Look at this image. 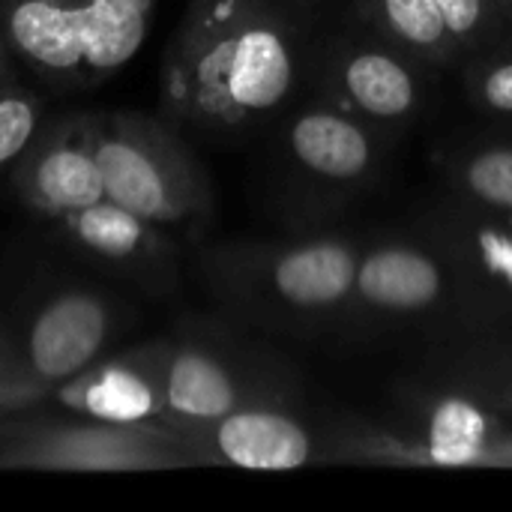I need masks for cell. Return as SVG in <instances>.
Returning a JSON list of instances; mask_svg holds the SVG:
<instances>
[{
	"mask_svg": "<svg viewBox=\"0 0 512 512\" xmlns=\"http://www.w3.org/2000/svg\"><path fill=\"white\" fill-rule=\"evenodd\" d=\"M309 39L288 0H189L159 66V114L234 135L279 114L309 75Z\"/></svg>",
	"mask_w": 512,
	"mask_h": 512,
	"instance_id": "obj_1",
	"label": "cell"
},
{
	"mask_svg": "<svg viewBox=\"0 0 512 512\" xmlns=\"http://www.w3.org/2000/svg\"><path fill=\"white\" fill-rule=\"evenodd\" d=\"M363 240L312 234L291 240H228L198 252L210 297L240 324L288 336L330 339L348 303Z\"/></svg>",
	"mask_w": 512,
	"mask_h": 512,
	"instance_id": "obj_2",
	"label": "cell"
},
{
	"mask_svg": "<svg viewBox=\"0 0 512 512\" xmlns=\"http://www.w3.org/2000/svg\"><path fill=\"white\" fill-rule=\"evenodd\" d=\"M156 0H0V33L36 81L93 90L147 42Z\"/></svg>",
	"mask_w": 512,
	"mask_h": 512,
	"instance_id": "obj_3",
	"label": "cell"
},
{
	"mask_svg": "<svg viewBox=\"0 0 512 512\" xmlns=\"http://www.w3.org/2000/svg\"><path fill=\"white\" fill-rule=\"evenodd\" d=\"M96 156L105 198L177 240L207 231L216 213L213 180L165 114L96 111Z\"/></svg>",
	"mask_w": 512,
	"mask_h": 512,
	"instance_id": "obj_4",
	"label": "cell"
},
{
	"mask_svg": "<svg viewBox=\"0 0 512 512\" xmlns=\"http://www.w3.org/2000/svg\"><path fill=\"white\" fill-rule=\"evenodd\" d=\"M390 336H420L432 345L462 336L456 273L420 228L363 243L348 303L330 339L366 345Z\"/></svg>",
	"mask_w": 512,
	"mask_h": 512,
	"instance_id": "obj_5",
	"label": "cell"
},
{
	"mask_svg": "<svg viewBox=\"0 0 512 512\" xmlns=\"http://www.w3.org/2000/svg\"><path fill=\"white\" fill-rule=\"evenodd\" d=\"M246 405H303L297 366L216 318H183L168 333L165 426L198 429Z\"/></svg>",
	"mask_w": 512,
	"mask_h": 512,
	"instance_id": "obj_6",
	"label": "cell"
},
{
	"mask_svg": "<svg viewBox=\"0 0 512 512\" xmlns=\"http://www.w3.org/2000/svg\"><path fill=\"white\" fill-rule=\"evenodd\" d=\"M189 468L168 426H120L63 411L27 417L9 411L0 420V471H168Z\"/></svg>",
	"mask_w": 512,
	"mask_h": 512,
	"instance_id": "obj_7",
	"label": "cell"
},
{
	"mask_svg": "<svg viewBox=\"0 0 512 512\" xmlns=\"http://www.w3.org/2000/svg\"><path fill=\"white\" fill-rule=\"evenodd\" d=\"M189 465L240 471H300L315 462L378 459V429L324 432L303 405H246L213 423L177 432Z\"/></svg>",
	"mask_w": 512,
	"mask_h": 512,
	"instance_id": "obj_8",
	"label": "cell"
},
{
	"mask_svg": "<svg viewBox=\"0 0 512 512\" xmlns=\"http://www.w3.org/2000/svg\"><path fill=\"white\" fill-rule=\"evenodd\" d=\"M129 327L132 309L105 288L63 285L48 291L27 312L15 336L27 387L45 396L111 354Z\"/></svg>",
	"mask_w": 512,
	"mask_h": 512,
	"instance_id": "obj_9",
	"label": "cell"
},
{
	"mask_svg": "<svg viewBox=\"0 0 512 512\" xmlns=\"http://www.w3.org/2000/svg\"><path fill=\"white\" fill-rule=\"evenodd\" d=\"M447 255L462 303V336L512 333V213L444 195L417 225Z\"/></svg>",
	"mask_w": 512,
	"mask_h": 512,
	"instance_id": "obj_10",
	"label": "cell"
},
{
	"mask_svg": "<svg viewBox=\"0 0 512 512\" xmlns=\"http://www.w3.org/2000/svg\"><path fill=\"white\" fill-rule=\"evenodd\" d=\"M309 72H315L321 99L387 135L414 123L429 102L432 69L366 27L360 36L330 39L309 57Z\"/></svg>",
	"mask_w": 512,
	"mask_h": 512,
	"instance_id": "obj_11",
	"label": "cell"
},
{
	"mask_svg": "<svg viewBox=\"0 0 512 512\" xmlns=\"http://www.w3.org/2000/svg\"><path fill=\"white\" fill-rule=\"evenodd\" d=\"M390 135L318 99L300 108L282 132V156L297 198L345 204L381 174Z\"/></svg>",
	"mask_w": 512,
	"mask_h": 512,
	"instance_id": "obj_12",
	"label": "cell"
},
{
	"mask_svg": "<svg viewBox=\"0 0 512 512\" xmlns=\"http://www.w3.org/2000/svg\"><path fill=\"white\" fill-rule=\"evenodd\" d=\"M384 441L393 462L462 468L498 462L507 447V429L504 417L480 399L423 375L414 390L396 396Z\"/></svg>",
	"mask_w": 512,
	"mask_h": 512,
	"instance_id": "obj_13",
	"label": "cell"
},
{
	"mask_svg": "<svg viewBox=\"0 0 512 512\" xmlns=\"http://www.w3.org/2000/svg\"><path fill=\"white\" fill-rule=\"evenodd\" d=\"M54 225L72 252L138 291L168 297L180 288V240L111 198L72 210Z\"/></svg>",
	"mask_w": 512,
	"mask_h": 512,
	"instance_id": "obj_14",
	"label": "cell"
},
{
	"mask_svg": "<svg viewBox=\"0 0 512 512\" xmlns=\"http://www.w3.org/2000/svg\"><path fill=\"white\" fill-rule=\"evenodd\" d=\"M168 333L126 351H111L69 381L51 387L42 405L72 417L120 426H165Z\"/></svg>",
	"mask_w": 512,
	"mask_h": 512,
	"instance_id": "obj_15",
	"label": "cell"
},
{
	"mask_svg": "<svg viewBox=\"0 0 512 512\" xmlns=\"http://www.w3.org/2000/svg\"><path fill=\"white\" fill-rule=\"evenodd\" d=\"M12 189L27 210L51 222L102 201L105 183L96 156V111L63 114L42 123L33 144L12 165Z\"/></svg>",
	"mask_w": 512,
	"mask_h": 512,
	"instance_id": "obj_16",
	"label": "cell"
},
{
	"mask_svg": "<svg viewBox=\"0 0 512 512\" xmlns=\"http://www.w3.org/2000/svg\"><path fill=\"white\" fill-rule=\"evenodd\" d=\"M423 375L465 390L504 420L512 417V333L435 342Z\"/></svg>",
	"mask_w": 512,
	"mask_h": 512,
	"instance_id": "obj_17",
	"label": "cell"
},
{
	"mask_svg": "<svg viewBox=\"0 0 512 512\" xmlns=\"http://www.w3.org/2000/svg\"><path fill=\"white\" fill-rule=\"evenodd\" d=\"M357 21L429 69L462 63L435 0H354Z\"/></svg>",
	"mask_w": 512,
	"mask_h": 512,
	"instance_id": "obj_18",
	"label": "cell"
},
{
	"mask_svg": "<svg viewBox=\"0 0 512 512\" xmlns=\"http://www.w3.org/2000/svg\"><path fill=\"white\" fill-rule=\"evenodd\" d=\"M444 195L471 207L512 213V138H477L441 162Z\"/></svg>",
	"mask_w": 512,
	"mask_h": 512,
	"instance_id": "obj_19",
	"label": "cell"
},
{
	"mask_svg": "<svg viewBox=\"0 0 512 512\" xmlns=\"http://www.w3.org/2000/svg\"><path fill=\"white\" fill-rule=\"evenodd\" d=\"M465 90L483 114L512 120V27L465 60Z\"/></svg>",
	"mask_w": 512,
	"mask_h": 512,
	"instance_id": "obj_20",
	"label": "cell"
},
{
	"mask_svg": "<svg viewBox=\"0 0 512 512\" xmlns=\"http://www.w3.org/2000/svg\"><path fill=\"white\" fill-rule=\"evenodd\" d=\"M462 63L512 27V0H435Z\"/></svg>",
	"mask_w": 512,
	"mask_h": 512,
	"instance_id": "obj_21",
	"label": "cell"
},
{
	"mask_svg": "<svg viewBox=\"0 0 512 512\" xmlns=\"http://www.w3.org/2000/svg\"><path fill=\"white\" fill-rule=\"evenodd\" d=\"M45 123L42 96L21 84V78H9L0 84V171L12 168L24 150L33 144Z\"/></svg>",
	"mask_w": 512,
	"mask_h": 512,
	"instance_id": "obj_22",
	"label": "cell"
},
{
	"mask_svg": "<svg viewBox=\"0 0 512 512\" xmlns=\"http://www.w3.org/2000/svg\"><path fill=\"white\" fill-rule=\"evenodd\" d=\"M0 396H9L15 402L18 411L24 408H36L39 405V393L33 387H27L24 381V369H21V357H18V345L15 336L0 324Z\"/></svg>",
	"mask_w": 512,
	"mask_h": 512,
	"instance_id": "obj_23",
	"label": "cell"
},
{
	"mask_svg": "<svg viewBox=\"0 0 512 512\" xmlns=\"http://www.w3.org/2000/svg\"><path fill=\"white\" fill-rule=\"evenodd\" d=\"M15 75H18V60H15V54L9 51V45H6V39L0 33V84L15 78Z\"/></svg>",
	"mask_w": 512,
	"mask_h": 512,
	"instance_id": "obj_24",
	"label": "cell"
},
{
	"mask_svg": "<svg viewBox=\"0 0 512 512\" xmlns=\"http://www.w3.org/2000/svg\"><path fill=\"white\" fill-rule=\"evenodd\" d=\"M9 411H18V408H15V402H12L9 396H0V417H6Z\"/></svg>",
	"mask_w": 512,
	"mask_h": 512,
	"instance_id": "obj_25",
	"label": "cell"
},
{
	"mask_svg": "<svg viewBox=\"0 0 512 512\" xmlns=\"http://www.w3.org/2000/svg\"><path fill=\"white\" fill-rule=\"evenodd\" d=\"M288 3H294L297 9H309V6H315L318 0H288Z\"/></svg>",
	"mask_w": 512,
	"mask_h": 512,
	"instance_id": "obj_26",
	"label": "cell"
}]
</instances>
